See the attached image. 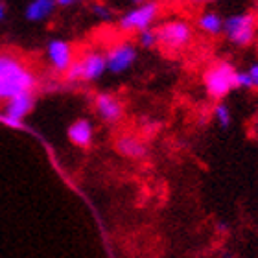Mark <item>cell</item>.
<instances>
[{
	"instance_id": "cell-1",
	"label": "cell",
	"mask_w": 258,
	"mask_h": 258,
	"mask_svg": "<svg viewBox=\"0 0 258 258\" xmlns=\"http://www.w3.org/2000/svg\"><path fill=\"white\" fill-rule=\"evenodd\" d=\"M37 78L32 69L15 55L0 54V102H8L22 92H33Z\"/></svg>"
},
{
	"instance_id": "cell-2",
	"label": "cell",
	"mask_w": 258,
	"mask_h": 258,
	"mask_svg": "<svg viewBox=\"0 0 258 258\" xmlns=\"http://www.w3.org/2000/svg\"><path fill=\"white\" fill-rule=\"evenodd\" d=\"M236 76L238 72L234 70L231 63H214L212 67L205 70L203 83L207 89V94L210 98H223L236 87Z\"/></svg>"
},
{
	"instance_id": "cell-3",
	"label": "cell",
	"mask_w": 258,
	"mask_h": 258,
	"mask_svg": "<svg viewBox=\"0 0 258 258\" xmlns=\"http://www.w3.org/2000/svg\"><path fill=\"white\" fill-rule=\"evenodd\" d=\"M223 33L231 43L247 46L256 35V17L253 13H236L223 21Z\"/></svg>"
},
{
	"instance_id": "cell-4",
	"label": "cell",
	"mask_w": 258,
	"mask_h": 258,
	"mask_svg": "<svg viewBox=\"0 0 258 258\" xmlns=\"http://www.w3.org/2000/svg\"><path fill=\"white\" fill-rule=\"evenodd\" d=\"M107 70L105 55L100 52H89L76 59L67 70V80L69 81H94L102 78V74Z\"/></svg>"
},
{
	"instance_id": "cell-5",
	"label": "cell",
	"mask_w": 258,
	"mask_h": 258,
	"mask_svg": "<svg viewBox=\"0 0 258 258\" xmlns=\"http://www.w3.org/2000/svg\"><path fill=\"white\" fill-rule=\"evenodd\" d=\"M155 33L159 44L170 50H181L188 46L192 41V28L184 21L162 22L161 26L155 28Z\"/></svg>"
},
{
	"instance_id": "cell-6",
	"label": "cell",
	"mask_w": 258,
	"mask_h": 258,
	"mask_svg": "<svg viewBox=\"0 0 258 258\" xmlns=\"http://www.w3.org/2000/svg\"><path fill=\"white\" fill-rule=\"evenodd\" d=\"M159 17V4L155 2H146V4L129 10L122 19H120V28L124 32H144L150 30L153 21Z\"/></svg>"
},
{
	"instance_id": "cell-7",
	"label": "cell",
	"mask_w": 258,
	"mask_h": 258,
	"mask_svg": "<svg viewBox=\"0 0 258 258\" xmlns=\"http://www.w3.org/2000/svg\"><path fill=\"white\" fill-rule=\"evenodd\" d=\"M33 103H35L33 92H22L19 96L11 98L4 105L2 120L10 125H19L30 114V111L33 109Z\"/></svg>"
},
{
	"instance_id": "cell-8",
	"label": "cell",
	"mask_w": 258,
	"mask_h": 258,
	"mask_svg": "<svg viewBox=\"0 0 258 258\" xmlns=\"http://www.w3.org/2000/svg\"><path fill=\"white\" fill-rule=\"evenodd\" d=\"M135 59H137V50H135L133 44L129 43L114 44L105 54L107 70L109 72H114V74H120V72H125L127 69H131Z\"/></svg>"
},
{
	"instance_id": "cell-9",
	"label": "cell",
	"mask_w": 258,
	"mask_h": 258,
	"mask_svg": "<svg viewBox=\"0 0 258 258\" xmlns=\"http://www.w3.org/2000/svg\"><path fill=\"white\" fill-rule=\"evenodd\" d=\"M94 107H96V113L100 114V118L105 120L107 124L118 122L124 114V107H122L120 100L113 94H107V92H102L94 98Z\"/></svg>"
},
{
	"instance_id": "cell-10",
	"label": "cell",
	"mask_w": 258,
	"mask_h": 258,
	"mask_svg": "<svg viewBox=\"0 0 258 258\" xmlns=\"http://www.w3.org/2000/svg\"><path fill=\"white\" fill-rule=\"evenodd\" d=\"M48 61L57 72H64L70 69V64L74 63V52L67 41L55 39L48 44Z\"/></svg>"
},
{
	"instance_id": "cell-11",
	"label": "cell",
	"mask_w": 258,
	"mask_h": 258,
	"mask_svg": "<svg viewBox=\"0 0 258 258\" xmlns=\"http://www.w3.org/2000/svg\"><path fill=\"white\" fill-rule=\"evenodd\" d=\"M116 151L122 157H127V159H142L148 150H146V144L139 137L124 135L116 140Z\"/></svg>"
},
{
	"instance_id": "cell-12",
	"label": "cell",
	"mask_w": 258,
	"mask_h": 258,
	"mask_svg": "<svg viewBox=\"0 0 258 258\" xmlns=\"http://www.w3.org/2000/svg\"><path fill=\"white\" fill-rule=\"evenodd\" d=\"M67 135H69L72 144L80 146V148H87V146H91L94 131H92V124L89 120L81 118V120H76L74 124H70Z\"/></svg>"
},
{
	"instance_id": "cell-13",
	"label": "cell",
	"mask_w": 258,
	"mask_h": 258,
	"mask_svg": "<svg viewBox=\"0 0 258 258\" xmlns=\"http://www.w3.org/2000/svg\"><path fill=\"white\" fill-rule=\"evenodd\" d=\"M55 6H57V2H54V0H33V2H30L26 6L24 17L32 22L44 21L46 17H50L54 13Z\"/></svg>"
},
{
	"instance_id": "cell-14",
	"label": "cell",
	"mask_w": 258,
	"mask_h": 258,
	"mask_svg": "<svg viewBox=\"0 0 258 258\" xmlns=\"http://www.w3.org/2000/svg\"><path fill=\"white\" fill-rule=\"evenodd\" d=\"M198 26L199 30H203V32L210 33V35L223 32V21H221V17L218 13H214V11H207L203 15H199Z\"/></svg>"
},
{
	"instance_id": "cell-15",
	"label": "cell",
	"mask_w": 258,
	"mask_h": 258,
	"mask_svg": "<svg viewBox=\"0 0 258 258\" xmlns=\"http://www.w3.org/2000/svg\"><path fill=\"white\" fill-rule=\"evenodd\" d=\"M214 116H216V120H218V124H220L221 127H229V124H231V111H229L227 105L218 103L216 109H214Z\"/></svg>"
},
{
	"instance_id": "cell-16",
	"label": "cell",
	"mask_w": 258,
	"mask_h": 258,
	"mask_svg": "<svg viewBox=\"0 0 258 258\" xmlns=\"http://www.w3.org/2000/svg\"><path fill=\"white\" fill-rule=\"evenodd\" d=\"M139 43L140 46H144V48H153V46H157V33L155 30H144V32L139 33Z\"/></svg>"
},
{
	"instance_id": "cell-17",
	"label": "cell",
	"mask_w": 258,
	"mask_h": 258,
	"mask_svg": "<svg viewBox=\"0 0 258 258\" xmlns=\"http://www.w3.org/2000/svg\"><path fill=\"white\" fill-rule=\"evenodd\" d=\"M236 87H242V89H253V81H251L247 72H238Z\"/></svg>"
},
{
	"instance_id": "cell-18",
	"label": "cell",
	"mask_w": 258,
	"mask_h": 258,
	"mask_svg": "<svg viewBox=\"0 0 258 258\" xmlns=\"http://www.w3.org/2000/svg\"><path fill=\"white\" fill-rule=\"evenodd\" d=\"M249 78L253 81V89H258V63L251 64V69L247 70Z\"/></svg>"
},
{
	"instance_id": "cell-19",
	"label": "cell",
	"mask_w": 258,
	"mask_h": 258,
	"mask_svg": "<svg viewBox=\"0 0 258 258\" xmlns=\"http://www.w3.org/2000/svg\"><path fill=\"white\" fill-rule=\"evenodd\" d=\"M94 11H96L98 15H102L103 19H109V17H111V11H109L105 6H96V8H94Z\"/></svg>"
},
{
	"instance_id": "cell-20",
	"label": "cell",
	"mask_w": 258,
	"mask_h": 258,
	"mask_svg": "<svg viewBox=\"0 0 258 258\" xmlns=\"http://www.w3.org/2000/svg\"><path fill=\"white\" fill-rule=\"evenodd\" d=\"M4 13H6V8H4V4H0V21H2V17H4Z\"/></svg>"
}]
</instances>
